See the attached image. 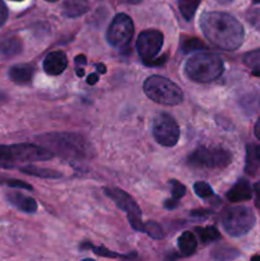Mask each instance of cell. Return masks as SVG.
Wrapping results in <instances>:
<instances>
[{
	"label": "cell",
	"mask_w": 260,
	"mask_h": 261,
	"mask_svg": "<svg viewBox=\"0 0 260 261\" xmlns=\"http://www.w3.org/2000/svg\"><path fill=\"white\" fill-rule=\"evenodd\" d=\"M200 27L204 36L222 50H237L244 42V27L228 13H205L200 19Z\"/></svg>",
	"instance_id": "obj_1"
},
{
	"label": "cell",
	"mask_w": 260,
	"mask_h": 261,
	"mask_svg": "<svg viewBox=\"0 0 260 261\" xmlns=\"http://www.w3.org/2000/svg\"><path fill=\"white\" fill-rule=\"evenodd\" d=\"M38 142L64 160H88L92 154V147L83 137L73 133H48L37 138Z\"/></svg>",
	"instance_id": "obj_2"
},
{
	"label": "cell",
	"mask_w": 260,
	"mask_h": 261,
	"mask_svg": "<svg viewBox=\"0 0 260 261\" xmlns=\"http://www.w3.org/2000/svg\"><path fill=\"white\" fill-rule=\"evenodd\" d=\"M223 70V60L212 53L195 54L185 64L186 76L198 83H211L218 79Z\"/></svg>",
	"instance_id": "obj_3"
},
{
	"label": "cell",
	"mask_w": 260,
	"mask_h": 261,
	"mask_svg": "<svg viewBox=\"0 0 260 261\" xmlns=\"http://www.w3.org/2000/svg\"><path fill=\"white\" fill-rule=\"evenodd\" d=\"M54 153L45 147H38L35 144H13L0 145V167L12 168L17 163L43 162L51 160Z\"/></svg>",
	"instance_id": "obj_4"
},
{
	"label": "cell",
	"mask_w": 260,
	"mask_h": 261,
	"mask_svg": "<svg viewBox=\"0 0 260 261\" xmlns=\"http://www.w3.org/2000/svg\"><path fill=\"white\" fill-rule=\"evenodd\" d=\"M144 93L148 98L165 106H176L184 99V93L177 84L161 75H152L144 82Z\"/></svg>",
	"instance_id": "obj_5"
},
{
	"label": "cell",
	"mask_w": 260,
	"mask_h": 261,
	"mask_svg": "<svg viewBox=\"0 0 260 261\" xmlns=\"http://www.w3.org/2000/svg\"><path fill=\"white\" fill-rule=\"evenodd\" d=\"M232 162V154L224 148L199 147L188 158V165L194 168L222 170Z\"/></svg>",
	"instance_id": "obj_6"
},
{
	"label": "cell",
	"mask_w": 260,
	"mask_h": 261,
	"mask_svg": "<svg viewBox=\"0 0 260 261\" xmlns=\"http://www.w3.org/2000/svg\"><path fill=\"white\" fill-rule=\"evenodd\" d=\"M255 224L254 212L246 206L228 208L222 216V226L224 231L233 237L246 234Z\"/></svg>",
	"instance_id": "obj_7"
},
{
	"label": "cell",
	"mask_w": 260,
	"mask_h": 261,
	"mask_svg": "<svg viewBox=\"0 0 260 261\" xmlns=\"http://www.w3.org/2000/svg\"><path fill=\"white\" fill-rule=\"evenodd\" d=\"M105 194L119 206L121 211L127 213V219L129 223L135 231L143 232L144 231V223L142 222V212L138 204L135 203L134 199L125 193L121 189H105Z\"/></svg>",
	"instance_id": "obj_8"
},
{
	"label": "cell",
	"mask_w": 260,
	"mask_h": 261,
	"mask_svg": "<svg viewBox=\"0 0 260 261\" xmlns=\"http://www.w3.org/2000/svg\"><path fill=\"white\" fill-rule=\"evenodd\" d=\"M134 35V23L127 14L120 13L115 15L107 30V41L115 48H124L132 41Z\"/></svg>",
	"instance_id": "obj_9"
},
{
	"label": "cell",
	"mask_w": 260,
	"mask_h": 261,
	"mask_svg": "<svg viewBox=\"0 0 260 261\" xmlns=\"http://www.w3.org/2000/svg\"><path fill=\"white\" fill-rule=\"evenodd\" d=\"M153 138L163 147H173L180 138L177 122L168 114H158L152 124Z\"/></svg>",
	"instance_id": "obj_10"
},
{
	"label": "cell",
	"mask_w": 260,
	"mask_h": 261,
	"mask_svg": "<svg viewBox=\"0 0 260 261\" xmlns=\"http://www.w3.org/2000/svg\"><path fill=\"white\" fill-rule=\"evenodd\" d=\"M163 46V35L157 30H145L140 32L137 40V48L143 60H149L160 54Z\"/></svg>",
	"instance_id": "obj_11"
},
{
	"label": "cell",
	"mask_w": 260,
	"mask_h": 261,
	"mask_svg": "<svg viewBox=\"0 0 260 261\" xmlns=\"http://www.w3.org/2000/svg\"><path fill=\"white\" fill-rule=\"evenodd\" d=\"M68 66V59L63 51H53L43 60V70L48 75H60Z\"/></svg>",
	"instance_id": "obj_12"
},
{
	"label": "cell",
	"mask_w": 260,
	"mask_h": 261,
	"mask_svg": "<svg viewBox=\"0 0 260 261\" xmlns=\"http://www.w3.org/2000/svg\"><path fill=\"white\" fill-rule=\"evenodd\" d=\"M35 66L32 64H17L8 71L9 79L15 84H28L32 82Z\"/></svg>",
	"instance_id": "obj_13"
},
{
	"label": "cell",
	"mask_w": 260,
	"mask_h": 261,
	"mask_svg": "<svg viewBox=\"0 0 260 261\" xmlns=\"http://www.w3.org/2000/svg\"><path fill=\"white\" fill-rule=\"evenodd\" d=\"M227 199L232 203H239V201H246L250 200L252 196V189L251 185L247 180H241L237 181L233 186L228 190V193L226 194Z\"/></svg>",
	"instance_id": "obj_14"
},
{
	"label": "cell",
	"mask_w": 260,
	"mask_h": 261,
	"mask_svg": "<svg viewBox=\"0 0 260 261\" xmlns=\"http://www.w3.org/2000/svg\"><path fill=\"white\" fill-rule=\"evenodd\" d=\"M7 200L12 205H14L15 208L22 212H25V213H35L37 211V203H36L35 199L30 198L27 195H23L20 193H17V191H10V193H8Z\"/></svg>",
	"instance_id": "obj_15"
},
{
	"label": "cell",
	"mask_w": 260,
	"mask_h": 261,
	"mask_svg": "<svg viewBox=\"0 0 260 261\" xmlns=\"http://www.w3.org/2000/svg\"><path fill=\"white\" fill-rule=\"evenodd\" d=\"M88 9L87 0H66L63 5V14L69 18H76L88 12Z\"/></svg>",
	"instance_id": "obj_16"
},
{
	"label": "cell",
	"mask_w": 260,
	"mask_h": 261,
	"mask_svg": "<svg viewBox=\"0 0 260 261\" xmlns=\"http://www.w3.org/2000/svg\"><path fill=\"white\" fill-rule=\"evenodd\" d=\"M178 250H180L183 256H190L196 251L198 247V241L195 239V234L191 232H184L180 237H178Z\"/></svg>",
	"instance_id": "obj_17"
},
{
	"label": "cell",
	"mask_w": 260,
	"mask_h": 261,
	"mask_svg": "<svg viewBox=\"0 0 260 261\" xmlns=\"http://www.w3.org/2000/svg\"><path fill=\"white\" fill-rule=\"evenodd\" d=\"M22 50V41L18 37H9L0 42V54L4 55L5 58H13V56L19 55Z\"/></svg>",
	"instance_id": "obj_18"
},
{
	"label": "cell",
	"mask_w": 260,
	"mask_h": 261,
	"mask_svg": "<svg viewBox=\"0 0 260 261\" xmlns=\"http://www.w3.org/2000/svg\"><path fill=\"white\" fill-rule=\"evenodd\" d=\"M20 172L30 176H36V177H41V178H60L61 176H63L60 172H58V171L35 167V166H25V167H22L20 168Z\"/></svg>",
	"instance_id": "obj_19"
},
{
	"label": "cell",
	"mask_w": 260,
	"mask_h": 261,
	"mask_svg": "<svg viewBox=\"0 0 260 261\" xmlns=\"http://www.w3.org/2000/svg\"><path fill=\"white\" fill-rule=\"evenodd\" d=\"M195 232L203 244L217 241V240H221L222 237L216 227H196Z\"/></svg>",
	"instance_id": "obj_20"
},
{
	"label": "cell",
	"mask_w": 260,
	"mask_h": 261,
	"mask_svg": "<svg viewBox=\"0 0 260 261\" xmlns=\"http://www.w3.org/2000/svg\"><path fill=\"white\" fill-rule=\"evenodd\" d=\"M200 2L201 0H180V2H178V8H180L181 15H183L186 20L193 19Z\"/></svg>",
	"instance_id": "obj_21"
},
{
	"label": "cell",
	"mask_w": 260,
	"mask_h": 261,
	"mask_svg": "<svg viewBox=\"0 0 260 261\" xmlns=\"http://www.w3.org/2000/svg\"><path fill=\"white\" fill-rule=\"evenodd\" d=\"M82 247H87V249H91L94 254L99 255V256H103V257H112V259H130V257H135L137 255L133 254V255H120V254H115V252H111L110 250L105 249V247L99 246H93L92 244H86V245H82Z\"/></svg>",
	"instance_id": "obj_22"
},
{
	"label": "cell",
	"mask_w": 260,
	"mask_h": 261,
	"mask_svg": "<svg viewBox=\"0 0 260 261\" xmlns=\"http://www.w3.org/2000/svg\"><path fill=\"white\" fill-rule=\"evenodd\" d=\"M204 48H205V45H204L203 41H200L199 38L195 37L186 38V40H184L183 42H181V50L185 54L195 53V51L204 50Z\"/></svg>",
	"instance_id": "obj_23"
},
{
	"label": "cell",
	"mask_w": 260,
	"mask_h": 261,
	"mask_svg": "<svg viewBox=\"0 0 260 261\" xmlns=\"http://www.w3.org/2000/svg\"><path fill=\"white\" fill-rule=\"evenodd\" d=\"M244 63L252 69L254 73H260V48L247 53L244 56Z\"/></svg>",
	"instance_id": "obj_24"
},
{
	"label": "cell",
	"mask_w": 260,
	"mask_h": 261,
	"mask_svg": "<svg viewBox=\"0 0 260 261\" xmlns=\"http://www.w3.org/2000/svg\"><path fill=\"white\" fill-rule=\"evenodd\" d=\"M143 232L154 240H161L163 237V232L160 224L152 221L148 222V223H144V231Z\"/></svg>",
	"instance_id": "obj_25"
},
{
	"label": "cell",
	"mask_w": 260,
	"mask_h": 261,
	"mask_svg": "<svg viewBox=\"0 0 260 261\" xmlns=\"http://www.w3.org/2000/svg\"><path fill=\"white\" fill-rule=\"evenodd\" d=\"M194 191H195V194L199 198L206 199L213 196V190H212L211 186L206 182H201V181L200 182H196L195 185H194Z\"/></svg>",
	"instance_id": "obj_26"
},
{
	"label": "cell",
	"mask_w": 260,
	"mask_h": 261,
	"mask_svg": "<svg viewBox=\"0 0 260 261\" xmlns=\"http://www.w3.org/2000/svg\"><path fill=\"white\" fill-rule=\"evenodd\" d=\"M246 20L255 28L260 31V9L259 8H252L246 13Z\"/></svg>",
	"instance_id": "obj_27"
},
{
	"label": "cell",
	"mask_w": 260,
	"mask_h": 261,
	"mask_svg": "<svg viewBox=\"0 0 260 261\" xmlns=\"http://www.w3.org/2000/svg\"><path fill=\"white\" fill-rule=\"evenodd\" d=\"M239 256V252H236V250H231V249H222V247H219V249H216L214 250V254H213V257L214 259H233V257Z\"/></svg>",
	"instance_id": "obj_28"
},
{
	"label": "cell",
	"mask_w": 260,
	"mask_h": 261,
	"mask_svg": "<svg viewBox=\"0 0 260 261\" xmlns=\"http://www.w3.org/2000/svg\"><path fill=\"white\" fill-rule=\"evenodd\" d=\"M171 185V193H172V198L178 200V199L183 198L186 193V188L183 185L181 182H178L177 180H171L170 181Z\"/></svg>",
	"instance_id": "obj_29"
},
{
	"label": "cell",
	"mask_w": 260,
	"mask_h": 261,
	"mask_svg": "<svg viewBox=\"0 0 260 261\" xmlns=\"http://www.w3.org/2000/svg\"><path fill=\"white\" fill-rule=\"evenodd\" d=\"M0 184L3 185H7L9 188L13 189H24V190H32V186L30 184L24 182V181L15 180V178H8V180H0Z\"/></svg>",
	"instance_id": "obj_30"
},
{
	"label": "cell",
	"mask_w": 260,
	"mask_h": 261,
	"mask_svg": "<svg viewBox=\"0 0 260 261\" xmlns=\"http://www.w3.org/2000/svg\"><path fill=\"white\" fill-rule=\"evenodd\" d=\"M87 60L83 55H78L75 58V68H76V75L78 76H83L84 75V70L82 66L86 65Z\"/></svg>",
	"instance_id": "obj_31"
},
{
	"label": "cell",
	"mask_w": 260,
	"mask_h": 261,
	"mask_svg": "<svg viewBox=\"0 0 260 261\" xmlns=\"http://www.w3.org/2000/svg\"><path fill=\"white\" fill-rule=\"evenodd\" d=\"M166 61H167V55H163L158 59L153 58V59H149V60H144V64L148 66H161L163 65Z\"/></svg>",
	"instance_id": "obj_32"
},
{
	"label": "cell",
	"mask_w": 260,
	"mask_h": 261,
	"mask_svg": "<svg viewBox=\"0 0 260 261\" xmlns=\"http://www.w3.org/2000/svg\"><path fill=\"white\" fill-rule=\"evenodd\" d=\"M8 19V8L3 0H0V27L5 24Z\"/></svg>",
	"instance_id": "obj_33"
},
{
	"label": "cell",
	"mask_w": 260,
	"mask_h": 261,
	"mask_svg": "<svg viewBox=\"0 0 260 261\" xmlns=\"http://www.w3.org/2000/svg\"><path fill=\"white\" fill-rule=\"evenodd\" d=\"M178 205V200H176V199H167V200L165 201V208H167L168 211H172V209H175L176 206Z\"/></svg>",
	"instance_id": "obj_34"
},
{
	"label": "cell",
	"mask_w": 260,
	"mask_h": 261,
	"mask_svg": "<svg viewBox=\"0 0 260 261\" xmlns=\"http://www.w3.org/2000/svg\"><path fill=\"white\" fill-rule=\"evenodd\" d=\"M254 191H255V204H256L257 208H260V182L255 184Z\"/></svg>",
	"instance_id": "obj_35"
},
{
	"label": "cell",
	"mask_w": 260,
	"mask_h": 261,
	"mask_svg": "<svg viewBox=\"0 0 260 261\" xmlns=\"http://www.w3.org/2000/svg\"><path fill=\"white\" fill-rule=\"evenodd\" d=\"M98 81H99L98 74H91V75L88 76V79H87V83L91 84V86H93V84H96Z\"/></svg>",
	"instance_id": "obj_36"
},
{
	"label": "cell",
	"mask_w": 260,
	"mask_h": 261,
	"mask_svg": "<svg viewBox=\"0 0 260 261\" xmlns=\"http://www.w3.org/2000/svg\"><path fill=\"white\" fill-rule=\"evenodd\" d=\"M211 213V211H195V212H193V213H191V216L193 217H205V216H208V214Z\"/></svg>",
	"instance_id": "obj_37"
},
{
	"label": "cell",
	"mask_w": 260,
	"mask_h": 261,
	"mask_svg": "<svg viewBox=\"0 0 260 261\" xmlns=\"http://www.w3.org/2000/svg\"><path fill=\"white\" fill-rule=\"evenodd\" d=\"M254 132H255V137H256L257 139L260 140V119L257 120V122H256V124H255V130H254Z\"/></svg>",
	"instance_id": "obj_38"
},
{
	"label": "cell",
	"mask_w": 260,
	"mask_h": 261,
	"mask_svg": "<svg viewBox=\"0 0 260 261\" xmlns=\"http://www.w3.org/2000/svg\"><path fill=\"white\" fill-rule=\"evenodd\" d=\"M97 70L99 71V73H102V74H105L106 73V66L103 65V64H97Z\"/></svg>",
	"instance_id": "obj_39"
},
{
	"label": "cell",
	"mask_w": 260,
	"mask_h": 261,
	"mask_svg": "<svg viewBox=\"0 0 260 261\" xmlns=\"http://www.w3.org/2000/svg\"><path fill=\"white\" fill-rule=\"evenodd\" d=\"M254 155H255V158H256V161H257V162H260V145H259V147H256V148H255Z\"/></svg>",
	"instance_id": "obj_40"
},
{
	"label": "cell",
	"mask_w": 260,
	"mask_h": 261,
	"mask_svg": "<svg viewBox=\"0 0 260 261\" xmlns=\"http://www.w3.org/2000/svg\"><path fill=\"white\" fill-rule=\"evenodd\" d=\"M120 2L126 3V4H139V3L143 2V0H120Z\"/></svg>",
	"instance_id": "obj_41"
},
{
	"label": "cell",
	"mask_w": 260,
	"mask_h": 261,
	"mask_svg": "<svg viewBox=\"0 0 260 261\" xmlns=\"http://www.w3.org/2000/svg\"><path fill=\"white\" fill-rule=\"evenodd\" d=\"M218 3H221V4H228V3H231L232 0H217Z\"/></svg>",
	"instance_id": "obj_42"
},
{
	"label": "cell",
	"mask_w": 260,
	"mask_h": 261,
	"mask_svg": "<svg viewBox=\"0 0 260 261\" xmlns=\"http://www.w3.org/2000/svg\"><path fill=\"white\" fill-rule=\"evenodd\" d=\"M251 260H260V256H252Z\"/></svg>",
	"instance_id": "obj_43"
},
{
	"label": "cell",
	"mask_w": 260,
	"mask_h": 261,
	"mask_svg": "<svg viewBox=\"0 0 260 261\" xmlns=\"http://www.w3.org/2000/svg\"><path fill=\"white\" fill-rule=\"evenodd\" d=\"M46 2H50V3H54V2H58V0H46Z\"/></svg>",
	"instance_id": "obj_44"
},
{
	"label": "cell",
	"mask_w": 260,
	"mask_h": 261,
	"mask_svg": "<svg viewBox=\"0 0 260 261\" xmlns=\"http://www.w3.org/2000/svg\"><path fill=\"white\" fill-rule=\"evenodd\" d=\"M254 3H257V4H260V0H254Z\"/></svg>",
	"instance_id": "obj_45"
},
{
	"label": "cell",
	"mask_w": 260,
	"mask_h": 261,
	"mask_svg": "<svg viewBox=\"0 0 260 261\" xmlns=\"http://www.w3.org/2000/svg\"><path fill=\"white\" fill-rule=\"evenodd\" d=\"M255 75H257V76H260V73H254Z\"/></svg>",
	"instance_id": "obj_46"
},
{
	"label": "cell",
	"mask_w": 260,
	"mask_h": 261,
	"mask_svg": "<svg viewBox=\"0 0 260 261\" xmlns=\"http://www.w3.org/2000/svg\"><path fill=\"white\" fill-rule=\"evenodd\" d=\"M13 2H22V0H13Z\"/></svg>",
	"instance_id": "obj_47"
}]
</instances>
